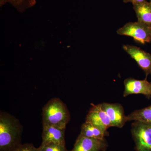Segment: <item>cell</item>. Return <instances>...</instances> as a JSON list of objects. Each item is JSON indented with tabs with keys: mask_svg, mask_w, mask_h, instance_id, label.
<instances>
[{
	"mask_svg": "<svg viewBox=\"0 0 151 151\" xmlns=\"http://www.w3.org/2000/svg\"><path fill=\"white\" fill-rule=\"evenodd\" d=\"M23 127L9 113L0 112V151H13L21 145Z\"/></svg>",
	"mask_w": 151,
	"mask_h": 151,
	"instance_id": "1",
	"label": "cell"
},
{
	"mask_svg": "<svg viewBox=\"0 0 151 151\" xmlns=\"http://www.w3.org/2000/svg\"><path fill=\"white\" fill-rule=\"evenodd\" d=\"M42 127L53 126L66 128L70 120V114L66 105L60 99L53 98L42 109Z\"/></svg>",
	"mask_w": 151,
	"mask_h": 151,
	"instance_id": "2",
	"label": "cell"
},
{
	"mask_svg": "<svg viewBox=\"0 0 151 151\" xmlns=\"http://www.w3.org/2000/svg\"><path fill=\"white\" fill-rule=\"evenodd\" d=\"M116 32L119 35L132 37L142 44L151 42V27L138 21L127 23Z\"/></svg>",
	"mask_w": 151,
	"mask_h": 151,
	"instance_id": "3",
	"label": "cell"
},
{
	"mask_svg": "<svg viewBox=\"0 0 151 151\" xmlns=\"http://www.w3.org/2000/svg\"><path fill=\"white\" fill-rule=\"evenodd\" d=\"M131 132L136 151H151V122H134Z\"/></svg>",
	"mask_w": 151,
	"mask_h": 151,
	"instance_id": "4",
	"label": "cell"
},
{
	"mask_svg": "<svg viewBox=\"0 0 151 151\" xmlns=\"http://www.w3.org/2000/svg\"><path fill=\"white\" fill-rule=\"evenodd\" d=\"M92 105L86 115V122L91 123L103 132H107L108 128L113 127L111 120L103 110L101 104L95 105L92 104Z\"/></svg>",
	"mask_w": 151,
	"mask_h": 151,
	"instance_id": "5",
	"label": "cell"
},
{
	"mask_svg": "<svg viewBox=\"0 0 151 151\" xmlns=\"http://www.w3.org/2000/svg\"><path fill=\"white\" fill-rule=\"evenodd\" d=\"M124 97L132 94H143L148 98L151 97V82L146 79L138 80L132 78H127L124 80Z\"/></svg>",
	"mask_w": 151,
	"mask_h": 151,
	"instance_id": "6",
	"label": "cell"
},
{
	"mask_svg": "<svg viewBox=\"0 0 151 151\" xmlns=\"http://www.w3.org/2000/svg\"><path fill=\"white\" fill-rule=\"evenodd\" d=\"M123 48L131 58L134 60L147 75L150 73L151 54L134 45H124Z\"/></svg>",
	"mask_w": 151,
	"mask_h": 151,
	"instance_id": "7",
	"label": "cell"
},
{
	"mask_svg": "<svg viewBox=\"0 0 151 151\" xmlns=\"http://www.w3.org/2000/svg\"><path fill=\"white\" fill-rule=\"evenodd\" d=\"M101 107L111 120L113 127L122 128L127 122L124 108L120 104L104 103Z\"/></svg>",
	"mask_w": 151,
	"mask_h": 151,
	"instance_id": "8",
	"label": "cell"
},
{
	"mask_svg": "<svg viewBox=\"0 0 151 151\" xmlns=\"http://www.w3.org/2000/svg\"><path fill=\"white\" fill-rule=\"evenodd\" d=\"M108 144L105 139H98L88 137L77 138L73 149L69 151H105Z\"/></svg>",
	"mask_w": 151,
	"mask_h": 151,
	"instance_id": "9",
	"label": "cell"
},
{
	"mask_svg": "<svg viewBox=\"0 0 151 151\" xmlns=\"http://www.w3.org/2000/svg\"><path fill=\"white\" fill-rule=\"evenodd\" d=\"M66 128L53 126L43 127L42 138V144L54 143L65 145V131Z\"/></svg>",
	"mask_w": 151,
	"mask_h": 151,
	"instance_id": "10",
	"label": "cell"
},
{
	"mask_svg": "<svg viewBox=\"0 0 151 151\" xmlns=\"http://www.w3.org/2000/svg\"><path fill=\"white\" fill-rule=\"evenodd\" d=\"M133 5L138 21L151 27V2L145 1Z\"/></svg>",
	"mask_w": 151,
	"mask_h": 151,
	"instance_id": "11",
	"label": "cell"
},
{
	"mask_svg": "<svg viewBox=\"0 0 151 151\" xmlns=\"http://www.w3.org/2000/svg\"><path fill=\"white\" fill-rule=\"evenodd\" d=\"M108 135V132H103L91 123L85 121L81 126V132L78 138L88 137L102 139Z\"/></svg>",
	"mask_w": 151,
	"mask_h": 151,
	"instance_id": "12",
	"label": "cell"
},
{
	"mask_svg": "<svg viewBox=\"0 0 151 151\" xmlns=\"http://www.w3.org/2000/svg\"><path fill=\"white\" fill-rule=\"evenodd\" d=\"M127 121L151 123V105L143 109L136 110L130 113L127 116Z\"/></svg>",
	"mask_w": 151,
	"mask_h": 151,
	"instance_id": "13",
	"label": "cell"
},
{
	"mask_svg": "<svg viewBox=\"0 0 151 151\" xmlns=\"http://www.w3.org/2000/svg\"><path fill=\"white\" fill-rule=\"evenodd\" d=\"M10 3L20 12L31 7L36 4L35 0H0L1 6L6 3Z\"/></svg>",
	"mask_w": 151,
	"mask_h": 151,
	"instance_id": "14",
	"label": "cell"
},
{
	"mask_svg": "<svg viewBox=\"0 0 151 151\" xmlns=\"http://www.w3.org/2000/svg\"><path fill=\"white\" fill-rule=\"evenodd\" d=\"M39 151H69L65 147V145L54 143H42L38 148Z\"/></svg>",
	"mask_w": 151,
	"mask_h": 151,
	"instance_id": "15",
	"label": "cell"
},
{
	"mask_svg": "<svg viewBox=\"0 0 151 151\" xmlns=\"http://www.w3.org/2000/svg\"><path fill=\"white\" fill-rule=\"evenodd\" d=\"M13 151H39L38 148H36L32 144H21Z\"/></svg>",
	"mask_w": 151,
	"mask_h": 151,
	"instance_id": "16",
	"label": "cell"
},
{
	"mask_svg": "<svg viewBox=\"0 0 151 151\" xmlns=\"http://www.w3.org/2000/svg\"><path fill=\"white\" fill-rule=\"evenodd\" d=\"M145 1H147V0H123V2L124 3H131L132 4L144 2Z\"/></svg>",
	"mask_w": 151,
	"mask_h": 151,
	"instance_id": "17",
	"label": "cell"
},
{
	"mask_svg": "<svg viewBox=\"0 0 151 151\" xmlns=\"http://www.w3.org/2000/svg\"><path fill=\"white\" fill-rule=\"evenodd\" d=\"M150 74H151V70L150 73Z\"/></svg>",
	"mask_w": 151,
	"mask_h": 151,
	"instance_id": "18",
	"label": "cell"
},
{
	"mask_svg": "<svg viewBox=\"0 0 151 151\" xmlns=\"http://www.w3.org/2000/svg\"><path fill=\"white\" fill-rule=\"evenodd\" d=\"M150 1L151 2V0H150Z\"/></svg>",
	"mask_w": 151,
	"mask_h": 151,
	"instance_id": "19",
	"label": "cell"
}]
</instances>
